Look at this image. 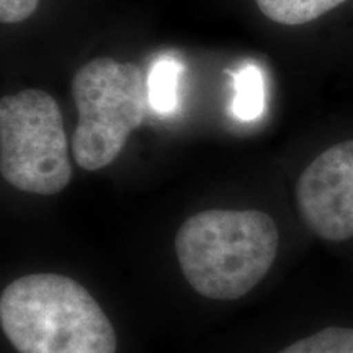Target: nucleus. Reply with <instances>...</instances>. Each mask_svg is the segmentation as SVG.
<instances>
[{
	"instance_id": "nucleus-8",
	"label": "nucleus",
	"mask_w": 353,
	"mask_h": 353,
	"mask_svg": "<svg viewBox=\"0 0 353 353\" xmlns=\"http://www.w3.org/2000/svg\"><path fill=\"white\" fill-rule=\"evenodd\" d=\"M182 65L174 59L157 61L149 74V105L157 113H174L179 105V79Z\"/></svg>"
},
{
	"instance_id": "nucleus-5",
	"label": "nucleus",
	"mask_w": 353,
	"mask_h": 353,
	"mask_svg": "<svg viewBox=\"0 0 353 353\" xmlns=\"http://www.w3.org/2000/svg\"><path fill=\"white\" fill-rule=\"evenodd\" d=\"M296 205L304 224L321 239L353 237V139L330 145L299 175Z\"/></svg>"
},
{
	"instance_id": "nucleus-2",
	"label": "nucleus",
	"mask_w": 353,
	"mask_h": 353,
	"mask_svg": "<svg viewBox=\"0 0 353 353\" xmlns=\"http://www.w3.org/2000/svg\"><path fill=\"white\" fill-rule=\"evenodd\" d=\"M0 324L19 353H117V334L95 298L72 278L33 273L0 296Z\"/></svg>"
},
{
	"instance_id": "nucleus-4",
	"label": "nucleus",
	"mask_w": 353,
	"mask_h": 353,
	"mask_svg": "<svg viewBox=\"0 0 353 353\" xmlns=\"http://www.w3.org/2000/svg\"><path fill=\"white\" fill-rule=\"evenodd\" d=\"M0 174L13 188L56 195L72 180L59 105L39 88L0 100Z\"/></svg>"
},
{
	"instance_id": "nucleus-7",
	"label": "nucleus",
	"mask_w": 353,
	"mask_h": 353,
	"mask_svg": "<svg viewBox=\"0 0 353 353\" xmlns=\"http://www.w3.org/2000/svg\"><path fill=\"white\" fill-rule=\"evenodd\" d=\"M263 76L255 64H247L234 74L232 114L241 121H252L259 118L265 107Z\"/></svg>"
},
{
	"instance_id": "nucleus-1",
	"label": "nucleus",
	"mask_w": 353,
	"mask_h": 353,
	"mask_svg": "<svg viewBox=\"0 0 353 353\" xmlns=\"http://www.w3.org/2000/svg\"><path fill=\"white\" fill-rule=\"evenodd\" d=\"M280 245L272 216L259 210H206L175 236V254L190 286L214 301L252 291L270 272Z\"/></svg>"
},
{
	"instance_id": "nucleus-6",
	"label": "nucleus",
	"mask_w": 353,
	"mask_h": 353,
	"mask_svg": "<svg viewBox=\"0 0 353 353\" xmlns=\"http://www.w3.org/2000/svg\"><path fill=\"white\" fill-rule=\"evenodd\" d=\"M267 19L280 25L296 26L314 21L347 0H255Z\"/></svg>"
},
{
	"instance_id": "nucleus-3",
	"label": "nucleus",
	"mask_w": 353,
	"mask_h": 353,
	"mask_svg": "<svg viewBox=\"0 0 353 353\" xmlns=\"http://www.w3.org/2000/svg\"><path fill=\"white\" fill-rule=\"evenodd\" d=\"M72 97L79 121L72 136V156L83 170L112 164L125 149L149 107L148 81L132 63L97 57L77 69Z\"/></svg>"
},
{
	"instance_id": "nucleus-9",
	"label": "nucleus",
	"mask_w": 353,
	"mask_h": 353,
	"mask_svg": "<svg viewBox=\"0 0 353 353\" xmlns=\"http://www.w3.org/2000/svg\"><path fill=\"white\" fill-rule=\"evenodd\" d=\"M278 353H353V327H327Z\"/></svg>"
},
{
	"instance_id": "nucleus-10",
	"label": "nucleus",
	"mask_w": 353,
	"mask_h": 353,
	"mask_svg": "<svg viewBox=\"0 0 353 353\" xmlns=\"http://www.w3.org/2000/svg\"><path fill=\"white\" fill-rule=\"evenodd\" d=\"M39 0H0V21L7 25L20 23L37 12Z\"/></svg>"
}]
</instances>
